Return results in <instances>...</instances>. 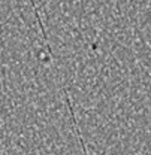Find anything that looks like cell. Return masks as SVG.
<instances>
[{
  "mask_svg": "<svg viewBox=\"0 0 151 155\" xmlns=\"http://www.w3.org/2000/svg\"><path fill=\"white\" fill-rule=\"evenodd\" d=\"M66 101H67V109H69V114H70V118H72V122H74V125H75L76 134H78V139H79V143H84L82 136H81V133H79V125H78V121H76L75 112H74V107H72V103H70V98H69V96H67V93H66ZM81 148H82V154L88 155L87 154V149H85V145H81Z\"/></svg>",
  "mask_w": 151,
  "mask_h": 155,
  "instance_id": "obj_1",
  "label": "cell"
}]
</instances>
